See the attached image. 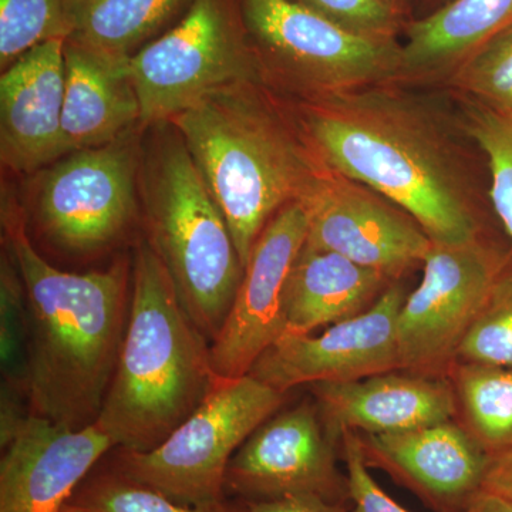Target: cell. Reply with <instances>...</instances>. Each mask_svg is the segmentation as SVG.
Instances as JSON below:
<instances>
[{"label": "cell", "mask_w": 512, "mask_h": 512, "mask_svg": "<svg viewBox=\"0 0 512 512\" xmlns=\"http://www.w3.org/2000/svg\"><path fill=\"white\" fill-rule=\"evenodd\" d=\"M239 19L229 0H194L173 28L131 56L144 127L171 121L231 84L259 80Z\"/></svg>", "instance_id": "ba28073f"}, {"label": "cell", "mask_w": 512, "mask_h": 512, "mask_svg": "<svg viewBox=\"0 0 512 512\" xmlns=\"http://www.w3.org/2000/svg\"><path fill=\"white\" fill-rule=\"evenodd\" d=\"M0 512H62L114 447L99 424L72 430L28 413L0 437Z\"/></svg>", "instance_id": "2e32d148"}, {"label": "cell", "mask_w": 512, "mask_h": 512, "mask_svg": "<svg viewBox=\"0 0 512 512\" xmlns=\"http://www.w3.org/2000/svg\"><path fill=\"white\" fill-rule=\"evenodd\" d=\"M456 362L512 369V261L498 276L477 319L461 342Z\"/></svg>", "instance_id": "4316f807"}, {"label": "cell", "mask_w": 512, "mask_h": 512, "mask_svg": "<svg viewBox=\"0 0 512 512\" xmlns=\"http://www.w3.org/2000/svg\"><path fill=\"white\" fill-rule=\"evenodd\" d=\"M140 127L104 146L74 151L43 173L35 221L67 254L96 255L116 245L138 215Z\"/></svg>", "instance_id": "9c48e42d"}, {"label": "cell", "mask_w": 512, "mask_h": 512, "mask_svg": "<svg viewBox=\"0 0 512 512\" xmlns=\"http://www.w3.org/2000/svg\"><path fill=\"white\" fill-rule=\"evenodd\" d=\"M295 123L319 163L402 208L431 241L485 237L451 144L406 96L384 84L301 100Z\"/></svg>", "instance_id": "6da1fadb"}, {"label": "cell", "mask_w": 512, "mask_h": 512, "mask_svg": "<svg viewBox=\"0 0 512 512\" xmlns=\"http://www.w3.org/2000/svg\"><path fill=\"white\" fill-rule=\"evenodd\" d=\"M345 28L366 35L392 36L393 16L384 0H298Z\"/></svg>", "instance_id": "4dcf8cb0"}, {"label": "cell", "mask_w": 512, "mask_h": 512, "mask_svg": "<svg viewBox=\"0 0 512 512\" xmlns=\"http://www.w3.org/2000/svg\"><path fill=\"white\" fill-rule=\"evenodd\" d=\"M285 394L245 375L224 379L201 406L153 450L121 451L120 476L191 507L221 505L229 461Z\"/></svg>", "instance_id": "52a82bcc"}, {"label": "cell", "mask_w": 512, "mask_h": 512, "mask_svg": "<svg viewBox=\"0 0 512 512\" xmlns=\"http://www.w3.org/2000/svg\"><path fill=\"white\" fill-rule=\"evenodd\" d=\"M301 202L309 218L305 248L335 252L390 281L429 254V235L406 211L323 164Z\"/></svg>", "instance_id": "8fae6325"}, {"label": "cell", "mask_w": 512, "mask_h": 512, "mask_svg": "<svg viewBox=\"0 0 512 512\" xmlns=\"http://www.w3.org/2000/svg\"><path fill=\"white\" fill-rule=\"evenodd\" d=\"M359 439L367 467L389 474L436 512H468L493 460L454 419Z\"/></svg>", "instance_id": "9a60e30c"}, {"label": "cell", "mask_w": 512, "mask_h": 512, "mask_svg": "<svg viewBox=\"0 0 512 512\" xmlns=\"http://www.w3.org/2000/svg\"><path fill=\"white\" fill-rule=\"evenodd\" d=\"M64 39L30 50L0 79V158L29 174L64 157Z\"/></svg>", "instance_id": "ac0fdd59"}, {"label": "cell", "mask_w": 512, "mask_h": 512, "mask_svg": "<svg viewBox=\"0 0 512 512\" xmlns=\"http://www.w3.org/2000/svg\"><path fill=\"white\" fill-rule=\"evenodd\" d=\"M72 33L66 0H0V66L8 69L30 50Z\"/></svg>", "instance_id": "d4e9b609"}, {"label": "cell", "mask_w": 512, "mask_h": 512, "mask_svg": "<svg viewBox=\"0 0 512 512\" xmlns=\"http://www.w3.org/2000/svg\"><path fill=\"white\" fill-rule=\"evenodd\" d=\"M326 433L384 434L453 420L456 392L448 377L393 372L353 382L311 384Z\"/></svg>", "instance_id": "e0dca14e"}, {"label": "cell", "mask_w": 512, "mask_h": 512, "mask_svg": "<svg viewBox=\"0 0 512 512\" xmlns=\"http://www.w3.org/2000/svg\"><path fill=\"white\" fill-rule=\"evenodd\" d=\"M241 20L259 67L302 100L400 79L402 46L392 36L345 28L298 0H241Z\"/></svg>", "instance_id": "8992f818"}, {"label": "cell", "mask_w": 512, "mask_h": 512, "mask_svg": "<svg viewBox=\"0 0 512 512\" xmlns=\"http://www.w3.org/2000/svg\"><path fill=\"white\" fill-rule=\"evenodd\" d=\"M6 249L28 306L25 399L28 412L79 430L97 423L126 332L131 269L73 274L50 265L15 208L3 211Z\"/></svg>", "instance_id": "7a4b0ae2"}, {"label": "cell", "mask_w": 512, "mask_h": 512, "mask_svg": "<svg viewBox=\"0 0 512 512\" xmlns=\"http://www.w3.org/2000/svg\"><path fill=\"white\" fill-rule=\"evenodd\" d=\"M131 57L64 43V156L109 144L141 124Z\"/></svg>", "instance_id": "d6986e66"}, {"label": "cell", "mask_w": 512, "mask_h": 512, "mask_svg": "<svg viewBox=\"0 0 512 512\" xmlns=\"http://www.w3.org/2000/svg\"><path fill=\"white\" fill-rule=\"evenodd\" d=\"M339 447L348 477L349 501L352 505L349 512H410L393 500L370 474V468L363 457L359 434L343 431L340 434Z\"/></svg>", "instance_id": "f546056e"}, {"label": "cell", "mask_w": 512, "mask_h": 512, "mask_svg": "<svg viewBox=\"0 0 512 512\" xmlns=\"http://www.w3.org/2000/svg\"><path fill=\"white\" fill-rule=\"evenodd\" d=\"M447 377L473 439L491 457L512 451V369L456 362Z\"/></svg>", "instance_id": "603a6c76"}, {"label": "cell", "mask_w": 512, "mask_h": 512, "mask_svg": "<svg viewBox=\"0 0 512 512\" xmlns=\"http://www.w3.org/2000/svg\"><path fill=\"white\" fill-rule=\"evenodd\" d=\"M0 353L2 387L25 396L26 348H28V306L25 288L8 249L2 255L0 274Z\"/></svg>", "instance_id": "83f0119b"}, {"label": "cell", "mask_w": 512, "mask_h": 512, "mask_svg": "<svg viewBox=\"0 0 512 512\" xmlns=\"http://www.w3.org/2000/svg\"><path fill=\"white\" fill-rule=\"evenodd\" d=\"M406 296L403 285L394 281L355 318L316 335L284 332L248 375L286 394L302 384L353 382L400 370L397 319Z\"/></svg>", "instance_id": "7c38bea8"}, {"label": "cell", "mask_w": 512, "mask_h": 512, "mask_svg": "<svg viewBox=\"0 0 512 512\" xmlns=\"http://www.w3.org/2000/svg\"><path fill=\"white\" fill-rule=\"evenodd\" d=\"M338 444L326 433L316 404L272 414L229 461L225 487L252 501L318 495L348 505V477L338 467Z\"/></svg>", "instance_id": "4fadbf2b"}, {"label": "cell", "mask_w": 512, "mask_h": 512, "mask_svg": "<svg viewBox=\"0 0 512 512\" xmlns=\"http://www.w3.org/2000/svg\"><path fill=\"white\" fill-rule=\"evenodd\" d=\"M62 512H87L84 510V508L80 507V505L77 504H69L64 507V510Z\"/></svg>", "instance_id": "e575fe53"}, {"label": "cell", "mask_w": 512, "mask_h": 512, "mask_svg": "<svg viewBox=\"0 0 512 512\" xmlns=\"http://www.w3.org/2000/svg\"><path fill=\"white\" fill-rule=\"evenodd\" d=\"M484 491L500 495L512 504V451L493 457L485 477Z\"/></svg>", "instance_id": "d6a6232c"}, {"label": "cell", "mask_w": 512, "mask_h": 512, "mask_svg": "<svg viewBox=\"0 0 512 512\" xmlns=\"http://www.w3.org/2000/svg\"><path fill=\"white\" fill-rule=\"evenodd\" d=\"M450 79L471 103L512 116V26L464 60Z\"/></svg>", "instance_id": "484cf974"}, {"label": "cell", "mask_w": 512, "mask_h": 512, "mask_svg": "<svg viewBox=\"0 0 512 512\" xmlns=\"http://www.w3.org/2000/svg\"><path fill=\"white\" fill-rule=\"evenodd\" d=\"M220 379L210 340L146 239L134 254L126 332L97 424L114 447L146 453L183 424Z\"/></svg>", "instance_id": "3957f363"}, {"label": "cell", "mask_w": 512, "mask_h": 512, "mask_svg": "<svg viewBox=\"0 0 512 512\" xmlns=\"http://www.w3.org/2000/svg\"><path fill=\"white\" fill-rule=\"evenodd\" d=\"M470 510L473 512H512V504L510 501L504 500L500 495L483 491V493L478 495Z\"/></svg>", "instance_id": "836d02e7"}, {"label": "cell", "mask_w": 512, "mask_h": 512, "mask_svg": "<svg viewBox=\"0 0 512 512\" xmlns=\"http://www.w3.org/2000/svg\"><path fill=\"white\" fill-rule=\"evenodd\" d=\"M464 124L487 160L488 200L512 241V116L470 101Z\"/></svg>", "instance_id": "cb8c5ba5"}, {"label": "cell", "mask_w": 512, "mask_h": 512, "mask_svg": "<svg viewBox=\"0 0 512 512\" xmlns=\"http://www.w3.org/2000/svg\"><path fill=\"white\" fill-rule=\"evenodd\" d=\"M384 2H386V3H387V2H392V0H384Z\"/></svg>", "instance_id": "d590c367"}, {"label": "cell", "mask_w": 512, "mask_h": 512, "mask_svg": "<svg viewBox=\"0 0 512 512\" xmlns=\"http://www.w3.org/2000/svg\"><path fill=\"white\" fill-rule=\"evenodd\" d=\"M512 252L487 237L464 244L431 241L420 285L397 319L400 370L447 377Z\"/></svg>", "instance_id": "30bf717a"}, {"label": "cell", "mask_w": 512, "mask_h": 512, "mask_svg": "<svg viewBox=\"0 0 512 512\" xmlns=\"http://www.w3.org/2000/svg\"><path fill=\"white\" fill-rule=\"evenodd\" d=\"M301 201L285 205L259 235L220 335L211 343L215 373L248 375L256 360L285 332L286 282L308 235Z\"/></svg>", "instance_id": "5bb4252c"}, {"label": "cell", "mask_w": 512, "mask_h": 512, "mask_svg": "<svg viewBox=\"0 0 512 512\" xmlns=\"http://www.w3.org/2000/svg\"><path fill=\"white\" fill-rule=\"evenodd\" d=\"M258 82L231 84L171 120L228 222L244 268L269 221L305 197L322 167Z\"/></svg>", "instance_id": "277c9868"}, {"label": "cell", "mask_w": 512, "mask_h": 512, "mask_svg": "<svg viewBox=\"0 0 512 512\" xmlns=\"http://www.w3.org/2000/svg\"><path fill=\"white\" fill-rule=\"evenodd\" d=\"M512 26V0H453L407 29L400 79L456 70L488 40Z\"/></svg>", "instance_id": "44dd1931"}, {"label": "cell", "mask_w": 512, "mask_h": 512, "mask_svg": "<svg viewBox=\"0 0 512 512\" xmlns=\"http://www.w3.org/2000/svg\"><path fill=\"white\" fill-rule=\"evenodd\" d=\"M143 147L140 197L148 244L163 262L181 303L210 343L222 326L245 268L220 207L171 121Z\"/></svg>", "instance_id": "5b68a950"}, {"label": "cell", "mask_w": 512, "mask_h": 512, "mask_svg": "<svg viewBox=\"0 0 512 512\" xmlns=\"http://www.w3.org/2000/svg\"><path fill=\"white\" fill-rule=\"evenodd\" d=\"M392 282L335 252L303 247L286 282L285 332L313 333L355 318Z\"/></svg>", "instance_id": "ffe728a7"}, {"label": "cell", "mask_w": 512, "mask_h": 512, "mask_svg": "<svg viewBox=\"0 0 512 512\" xmlns=\"http://www.w3.org/2000/svg\"><path fill=\"white\" fill-rule=\"evenodd\" d=\"M194 0H66L72 33L67 40L107 55L131 57Z\"/></svg>", "instance_id": "7402d4cb"}, {"label": "cell", "mask_w": 512, "mask_h": 512, "mask_svg": "<svg viewBox=\"0 0 512 512\" xmlns=\"http://www.w3.org/2000/svg\"><path fill=\"white\" fill-rule=\"evenodd\" d=\"M77 505L87 512H228L222 505L191 507L177 503L123 476L103 478L90 485Z\"/></svg>", "instance_id": "f1b7e54d"}, {"label": "cell", "mask_w": 512, "mask_h": 512, "mask_svg": "<svg viewBox=\"0 0 512 512\" xmlns=\"http://www.w3.org/2000/svg\"><path fill=\"white\" fill-rule=\"evenodd\" d=\"M245 512H349V508L318 495H289L276 500L251 501Z\"/></svg>", "instance_id": "1f68e13d"}]
</instances>
